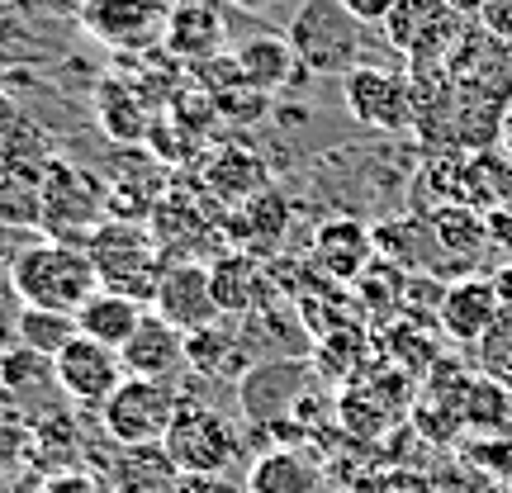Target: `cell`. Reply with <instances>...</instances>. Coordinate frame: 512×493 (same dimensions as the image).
Wrapping results in <instances>:
<instances>
[{
    "instance_id": "cell-33",
    "label": "cell",
    "mask_w": 512,
    "mask_h": 493,
    "mask_svg": "<svg viewBox=\"0 0 512 493\" xmlns=\"http://www.w3.org/2000/svg\"><path fill=\"white\" fill-rule=\"evenodd\" d=\"M465 456H470V465H479L484 475L512 484V432H484V437L465 441Z\"/></svg>"
},
{
    "instance_id": "cell-26",
    "label": "cell",
    "mask_w": 512,
    "mask_h": 493,
    "mask_svg": "<svg viewBox=\"0 0 512 493\" xmlns=\"http://www.w3.org/2000/svg\"><path fill=\"white\" fill-rule=\"evenodd\" d=\"M403 290H408V271L375 256L361 271V280L351 285V299H356V309L366 313L375 328H389L394 318H403Z\"/></svg>"
},
{
    "instance_id": "cell-46",
    "label": "cell",
    "mask_w": 512,
    "mask_h": 493,
    "mask_svg": "<svg viewBox=\"0 0 512 493\" xmlns=\"http://www.w3.org/2000/svg\"><path fill=\"white\" fill-rule=\"evenodd\" d=\"M456 15H465V19H479V10H484V0H446Z\"/></svg>"
},
{
    "instance_id": "cell-15",
    "label": "cell",
    "mask_w": 512,
    "mask_h": 493,
    "mask_svg": "<svg viewBox=\"0 0 512 493\" xmlns=\"http://www.w3.org/2000/svg\"><path fill=\"white\" fill-rule=\"evenodd\" d=\"M370 261H375V233L361 219H328L313 233V271L337 285H356Z\"/></svg>"
},
{
    "instance_id": "cell-23",
    "label": "cell",
    "mask_w": 512,
    "mask_h": 493,
    "mask_svg": "<svg viewBox=\"0 0 512 493\" xmlns=\"http://www.w3.org/2000/svg\"><path fill=\"white\" fill-rule=\"evenodd\" d=\"M233 57H238L242 76L252 81L256 91H266V95L285 91L294 76L304 72V67H299V53H294V43H290V34H252V38H242Z\"/></svg>"
},
{
    "instance_id": "cell-6",
    "label": "cell",
    "mask_w": 512,
    "mask_h": 493,
    "mask_svg": "<svg viewBox=\"0 0 512 493\" xmlns=\"http://www.w3.org/2000/svg\"><path fill=\"white\" fill-rule=\"evenodd\" d=\"M342 105L356 124L375 128V133H403L418 124L413 81L394 67H375V62H361L342 76Z\"/></svg>"
},
{
    "instance_id": "cell-2",
    "label": "cell",
    "mask_w": 512,
    "mask_h": 493,
    "mask_svg": "<svg viewBox=\"0 0 512 493\" xmlns=\"http://www.w3.org/2000/svg\"><path fill=\"white\" fill-rule=\"evenodd\" d=\"M81 247L95 261L100 290L128 294V299H138V304L152 309L157 285H162L166 266H171L152 228H143V223H133V219H105Z\"/></svg>"
},
{
    "instance_id": "cell-24",
    "label": "cell",
    "mask_w": 512,
    "mask_h": 493,
    "mask_svg": "<svg viewBox=\"0 0 512 493\" xmlns=\"http://www.w3.org/2000/svg\"><path fill=\"white\" fill-rule=\"evenodd\" d=\"M185 366L204 375V380H228V375H247L242 366V328L238 318H219V323H209V328L190 332L185 337Z\"/></svg>"
},
{
    "instance_id": "cell-4",
    "label": "cell",
    "mask_w": 512,
    "mask_h": 493,
    "mask_svg": "<svg viewBox=\"0 0 512 493\" xmlns=\"http://www.w3.org/2000/svg\"><path fill=\"white\" fill-rule=\"evenodd\" d=\"M162 451L181 475H228L233 460L242 456V437L233 418H223L214 403H190L181 399L176 418L166 427Z\"/></svg>"
},
{
    "instance_id": "cell-30",
    "label": "cell",
    "mask_w": 512,
    "mask_h": 493,
    "mask_svg": "<svg viewBox=\"0 0 512 493\" xmlns=\"http://www.w3.org/2000/svg\"><path fill=\"white\" fill-rule=\"evenodd\" d=\"M76 313H48V309H19V347H34L53 356L76 337Z\"/></svg>"
},
{
    "instance_id": "cell-27",
    "label": "cell",
    "mask_w": 512,
    "mask_h": 493,
    "mask_svg": "<svg viewBox=\"0 0 512 493\" xmlns=\"http://www.w3.org/2000/svg\"><path fill=\"white\" fill-rule=\"evenodd\" d=\"M204 185H209L219 200H233V204L271 190V185H266V166L256 162V152H247V147H223V152H214V162L204 166Z\"/></svg>"
},
{
    "instance_id": "cell-19",
    "label": "cell",
    "mask_w": 512,
    "mask_h": 493,
    "mask_svg": "<svg viewBox=\"0 0 512 493\" xmlns=\"http://www.w3.org/2000/svg\"><path fill=\"white\" fill-rule=\"evenodd\" d=\"M119 356H124V370L138 380H171L185 366V332H176L166 318L147 309L143 328L128 337V347Z\"/></svg>"
},
{
    "instance_id": "cell-8",
    "label": "cell",
    "mask_w": 512,
    "mask_h": 493,
    "mask_svg": "<svg viewBox=\"0 0 512 493\" xmlns=\"http://www.w3.org/2000/svg\"><path fill=\"white\" fill-rule=\"evenodd\" d=\"M313 384V361L309 356H271L247 366V375L238 380V403L252 422H285L290 413H299V403L309 399Z\"/></svg>"
},
{
    "instance_id": "cell-9",
    "label": "cell",
    "mask_w": 512,
    "mask_h": 493,
    "mask_svg": "<svg viewBox=\"0 0 512 493\" xmlns=\"http://www.w3.org/2000/svg\"><path fill=\"white\" fill-rule=\"evenodd\" d=\"M380 29L384 43L408 62H432V57H446L460 43L465 15H456L446 0H399Z\"/></svg>"
},
{
    "instance_id": "cell-44",
    "label": "cell",
    "mask_w": 512,
    "mask_h": 493,
    "mask_svg": "<svg viewBox=\"0 0 512 493\" xmlns=\"http://www.w3.org/2000/svg\"><path fill=\"white\" fill-rule=\"evenodd\" d=\"M489 280H494L498 299H503V309H512V261H503V266H498V271L489 275Z\"/></svg>"
},
{
    "instance_id": "cell-3",
    "label": "cell",
    "mask_w": 512,
    "mask_h": 493,
    "mask_svg": "<svg viewBox=\"0 0 512 493\" xmlns=\"http://www.w3.org/2000/svg\"><path fill=\"white\" fill-rule=\"evenodd\" d=\"M299 67L318 76H347L366 62V24L351 15L342 0H304L285 24Z\"/></svg>"
},
{
    "instance_id": "cell-34",
    "label": "cell",
    "mask_w": 512,
    "mask_h": 493,
    "mask_svg": "<svg viewBox=\"0 0 512 493\" xmlns=\"http://www.w3.org/2000/svg\"><path fill=\"white\" fill-rule=\"evenodd\" d=\"M266 105H271V95L256 91L252 81L228 86V91L214 95V110H219V119H228V124H252V119H261V114H266Z\"/></svg>"
},
{
    "instance_id": "cell-22",
    "label": "cell",
    "mask_w": 512,
    "mask_h": 493,
    "mask_svg": "<svg viewBox=\"0 0 512 493\" xmlns=\"http://www.w3.org/2000/svg\"><path fill=\"white\" fill-rule=\"evenodd\" d=\"M143 318H147V304L128 299V294H114V290H95L76 309V328H81V337H91V342H105V347L124 351L128 337L143 328Z\"/></svg>"
},
{
    "instance_id": "cell-36",
    "label": "cell",
    "mask_w": 512,
    "mask_h": 493,
    "mask_svg": "<svg viewBox=\"0 0 512 493\" xmlns=\"http://www.w3.org/2000/svg\"><path fill=\"white\" fill-rule=\"evenodd\" d=\"M34 133L29 124L19 119V110L0 95V171H15V157H19V143H29Z\"/></svg>"
},
{
    "instance_id": "cell-5",
    "label": "cell",
    "mask_w": 512,
    "mask_h": 493,
    "mask_svg": "<svg viewBox=\"0 0 512 493\" xmlns=\"http://www.w3.org/2000/svg\"><path fill=\"white\" fill-rule=\"evenodd\" d=\"M181 408V394L171 380H138L128 375L110 399L100 403V432L119 446H162L166 427Z\"/></svg>"
},
{
    "instance_id": "cell-16",
    "label": "cell",
    "mask_w": 512,
    "mask_h": 493,
    "mask_svg": "<svg viewBox=\"0 0 512 493\" xmlns=\"http://www.w3.org/2000/svg\"><path fill=\"white\" fill-rule=\"evenodd\" d=\"M422 223H427V233H432L451 271L475 275L470 266L484 256V247H494L489 242V214H479L475 204H432Z\"/></svg>"
},
{
    "instance_id": "cell-18",
    "label": "cell",
    "mask_w": 512,
    "mask_h": 493,
    "mask_svg": "<svg viewBox=\"0 0 512 493\" xmlns=\"http://www.w3.org/2000/svg\"><path fill=\"white\" fill-rule=\"evenodd\" d=\"M247 493H323V456L309 446H266L247 470Z\"/></svg>"
},
{
    "instance_id": "cell-43",
    "label": "cell",
    "mask_w": 512,
    "mask_h": 493,
    "mask_svg": "<svg viewBox=\"0 0 512 493\" xmlns=\"http://www.w3.org/2000/svg\"><path fill=\"white\" fill-rule=\"evenodd\" d=\"M19 342V309H10L5 299H0V356Z\"/></svg>"
},
{
    "instance_id": "cell-28",
    "label": "cell",
    "mask_w": 512,
    "mask_h": 493,
    "mask_svg": "<svg viewBox=\"0 0 512 493\" xmlns=\"http://www.w3.org/2000/svg\"><path fill=\"white\" fill-rule=\"evenodd\" d=\"M124 456L114 460V489L119 493H171L181 470L171 465L162 446H119Z\"/></svg>"
},
{
    "instance_id": "cell-45",
    "label": "cell",
    "mask_w": 512,
    "mask_h": 493,
    "mask_svg": "<svg viewBox=\"0 0 512 493\" xmlns=\"http://www.w3.org/2000/svg\"><path fill=\"white\" fill-rule=\"evenodd\" d=\"M498 147H503V157L512 162V110L503 114V124H498Z\"/></svg>"
},
{
    "instance_id": "cell-40",
    "label": "cell",
    "mask_w": 512,
    "mask_h": 493,
    "mask_svg": "<svg viewBox=\"0 0 512 493\" xmlns=\"http://www.w3.org/2000/svg\"><path fill=\"white\" fill-rule=\"evenodd\" d=\"M342 5H347L361 24H384V19H389V10H394L399 0H342Z\"/></svg>"
},
{
    "instance_id": "cell-42",
    "label": "cell",
    "mask_w": 512,
    "mask_h": 493,
    "mask_svg": "<svg viewBox=\"0 0 512 493\" xmlns=\"http://www.w3.org/2000/svg\"><path fill=\"white\" fill-rule=\"evenodd\" d=\"M43 493H100V484L86 475H57L43 484Z\"/></svg>"
},
{
    "instance_id": "cell-20",
    "label": "cell",
    "mask_w": 512,
    "mask_h": 493,
    "mask_svg": "<svg viewBox=\"0 0 512 493\" xmlns=\"http://www.w3.org/2000/svg\"><path fill=\"white\" fill-rule=\"evenodd\" d=\"M313 375H323L332 384H356L366 380L370 361H375V337L361 323H342V328L323 332L313 342Z\"/></svg>"
},
{
    "instance_id": "cell-32",
    "label": "cell",
    "mask_w": 512,
    "mask_h": 493,
    "mask_svg": "<svg viewBox=\"0 0 512 493\" xmlns=\"http://www.w3.org/2000/svg\"><path fill=\"white\" fill-rule=\"evenodd\" d=\"M29 451H34V427H29V418H24L19 408H10V403H0V475L19 470V465L29 460Z\"/></svg>"
},
{
    "instance_id": "cell-7",
    "label": "cell",
    "mask_w": 512,
    "mask_h": 493,
    "mask_svg": "<svg viewBox=\"0 0 512 493\" xmlns=\"http://www.w3.org/2000/svg\"><path fill=\"white\" fill-rule=\"evenodd\" d=\"M81 24L114 53H157L166 43L171 0H81Z\"/></svg>"
},
{
    "instance_id": "cell-37",
    "label": "cell",
    "mask_w": 512,
    "mask_h": 493,
    "mask_svg": "<svg viewBox=\"0 0 512 493\" xmlns=\"http://www.w3.org/2000/svg\"><path fill=\"white\" fill-rule=\"evenodd\" d=\"M479 29L494 38V43H508L512 48V0H484V10H479Z\"/></svg>"
},
{
    "instance_id": "cell-10",
    "label": "cell",
    "mask_w": 512,
    "mask_h": 493,
    "mask_svg": "<svg viewBox=\"0 0 512 493\" xmlns=\"http://www.w3.org/2000/svg\"><path fill=\"white\" fill-rule=\"evenodd\" d=\"M53 366H57V389H62L72 403H81V408H95V413H100V403L128 380L124 356L114 347H105V342L81 337V332L57 351Z\"/></svg>"
},
{
    "instance_id": "cell-13",
    "label": "cell",
    "mask_w": 512,
    "mask_h": 493,
    "mask_svg": "<svg viewBox=\"0 0 512 493\" xmlns=\"http://www.w3.org/2000/svg\"><path fill=\"white\" fill-rule=\"evenodd\" d=\"M223 43H228V19H223L219 0L171 5V24H166V43H162L166 57H176L185 67H200V62L223 53Z\"/></svg>"
},
{
    "instance_id": "cell-29",
    "label": "cell",
    "mask_w": 512,
    "mask_h": 493,
    "mask_svg": "<svg viewBox=\"0 0 512 493\" xmlns=\"http://www.w3.org/2000/svg\"><path fill=\"white\" fill-rule=\"evenodd\" d=\"M48 384H57V366H53V356H43V351L34 347H10L5 356H0V389L5 394H43Z\"/></svg>"
},
{
    "instance_id": "cell-41",
    "label": "cell",
    "mask_w": 512,
    "mask_h": 493,
    "mask_svg": "<svg viewBox=\"0 0 512 493\" xmlns=\"http://www.w3.org/2000/svg\"><path fill=\"white\" fill-rule=\"evenodd\" d=\"M223 5H233V10H242V15H280L285 5H304V0H223Z\"/></svg>"
},
{
    "instance_id": "cell-31",
    "label": "cell",
    "mask_w": 512,
    "mask_h": 493,
    "mask_svg": "<svg viewBox=\"0 0 512 493\" xmlns=\"http://www.w3.org/2000/svg\"><path fill=\"white\" fill-rule=\"evenodd\" d=\"M479 375H489L494 384H503L512 394V309H503L498 328L479 342Z\"/></svg>"
},
{
    "instance_id": "cell-25",
    "label": "cell",
    "mask_w": 512,
    "mask_h": 493,
    "mask_svg": "<svg viewBox=\"0 0 512 493\" xmlns=\"http://www.w3.org/2000/svg\"><path fill=\"white\" fill-rule=\"evenodd\" d=\"M95 114H100V128L110 133L114 143H147L152 105L128 86L124 76H105V81H100V91H95Z\"/></svg>"
},
{
    "instance_id": "cell-39",
    "label": "cell",
    "mask_w": 512,
    "mask_h": 493,
    "mask_svg": "<svg viewBox=\"0 0 512 493\" xmlns=\"http://www.w3.org/2000/svg\"><path fill=\"white\" fill-rule=\"evenodd\" d=\"M489 242L494 247H503L512 261V204H498V209H489Z\"/></svg>"
},
{
    "instance_id": "cell-35",
    "label": "cell",
    "mask_w": 512,
    "mask_h": 493,
    "mask_svg": "<svg viewBox=\"0 0 512 493\" xmlns=\"http://www.w3.org/2000/svg\"><path fill=\"white\" fill-rule=\"evenodd\" d=\"M361 493H437L432 475H422L418 465H380L361 484Z\"/></svg>"
},
{
    "instance_id": "cell-21",
    "label": "cell",
    "mask_w": 512,
    "mask_h": 493,
    "mask_svg": "<svg viewBox=\"0 0 512 493\" xmlns=\"http://www.w3.org/2000/svg\"><path fill=\"white\" fill-rule=\"evenodd\" d=\"M375 356L389 361L394 370L413 375V380H427L432 366L441 361V342L432 323H418V318H394L389 328L375 332Z\"/></svg>"
},
{
    "instance_id": "cell-17",
    "label": "cell",
    "mask_w": 512,
    "mask_h": 493,
    "mask_svg": "<svg viewBox=\"0 0 512 493\" xmlns=\"http://www.w3.org/2000/svg\"><path fill=\"white\" fill-rule=\"evenodd\" d=\"M285 228H290V204H285L280 190H261L252 200L233 204V214H228L233 252H247L256 261H271V252H280Z\"/></svg>"
},
{
    "instance_id": "cell-1",
    "label": "cell",
    "mask_w": 512,
    "mask_h": 493,
    "mask_svg": "<svg viewBox=\"0 0 512 493\" xmlns=\"http://www.w3.org/2000/svg\"><path fill=\"white\" fill-rule=\"evenodd\" d=\"M10 290H15L24 309L76 313L100 290V275H95V261L86 247L48 238V242H24L10 256Z\"/></svg>"
},
{
    "instance_id": "cell-38",
    "label": "cell",
    "mask_w": 512,
    "mask_h": 493,
    "mask_svg": "<svg viewBox=\"0 0 512 493\" xmlns=\"http://www.w3.org/2000/svg\"><path fill=\"white\" fill-rule=\"evenodd\" d=\"M171 493H247V484H233L228 475H181Z\"/></svg>"
},
{
    "instance_id": "cell-14",
    "label": "cell",
    "mask_w": 512,
    "mask_h": 493,
    "mask_svg": "<svg viewBox=\"0 0 512 493\" xmlns=\"http://www.w3.org/2000/svg\"><path fill=\"white\" fill-rule=\"evenodd\" d=\"M209 285H214V304L223 318H252L256 309L271 304V271L247 252H223L209 261Z\"/></svg>"
},
{
    "instance_id": "cell-12",
    "label": "cell",
    "mask_w": 512,
    "mask_h": 493,
    "mask_svg": "<svg viewBox=\"0 0 512 493\" xmlns=\"http://www.w3.org/2000/svg\"><path fill=\"white\" fill-rule=\"evenodd\" d=\"M498 318H503V299L489 275H456L441 294L437 328L460 347H479L498 328Z\"/></svg>"
},
{
    "instance_id": "cell-11",
    "label": "cell",
    "mask_w": 512,
    "mask_h": 493,
    "mask_svg": "<svg viewBox=\"0 0 512 493\" xmlns=\"http://www.w3.org/2000/svg\"><path fill=\"white\" fill-rule=\"evenodd\" d=\"M152 313L166 318L176 332H200L209 323H219L223 313L214 304V285H209V266L204 261H171L157 285V299H152Z\"/></svg>"
}]
</instances>
